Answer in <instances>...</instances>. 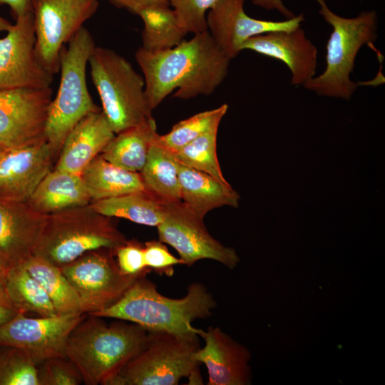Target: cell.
<instances>
[{
    "mask_svg": "<svg viewBox=\"0 0 385 385\" xmlns=\"http://www.w3.org/2000/svg\"><path fill=\"white\" fill-rule=\"evenodd\" d=\"M135 58L152 110L175 90L173 97L184 100L210 95L225 78L231 61L208 31L164 51L150 52L140 47Z\"/></svg>",
    "mask_w": 385,
    "mask_h": 385,
    "instance_id": "1",
    "label": "cell"
},
{
    "mask_svg": "<svg viewBox=\"0 0 385 385\" xmlns=\"http://www.w3.org/2000/svg\"><path fill=\"white\" fill-rule=\"evenodd\" d=\"M217 303L200 282H192L186 294L178 299L161 294L155 283L137 278L114 304L92 315L130 322L148 332H166L180 335L198 334L195 320L209 317Z\"/></svg>",
    "mask_w": 385,
    "mask_h": 385,
    "instance_id": "2",
    "label": "cell"
},
{
    "mask_svg": "<svg viewBox=\"0 0 385 385\" xmlns=\"http://www.w3.org/2000/svg\"><path fill=\"white\" fill-rule=\"evenodd\" d=\"M148 331L134 323L86 314L68 337L66 356L78 369L87 385H109L144 346Z\"/></svg>",
    "mask_w": 385,
    "mask_h": 385,
    "instance_id": "3",
    "label": "cell"
},
{
    "mask_svg": "<svg viewBox=\"0 0 385 385\" xmlns=\"http://www.w3.org/2000/svg\"><path fill=\"white\" fill-rule=\"evenodd\" d=\"M88 65L102 112L117 134L142 125H156L145 92V80L115 51L96 46Z\"/></svg>",
    "mask_w": 385,
    "mask_h": 385,
    "instance_id": "4",
    "label": "cell"
},
{
    "mask_svg": "<svg viewBox=\"0 0 385 385\" xmlns=\"http://www.w3.org/2000/svg\"><path fill=\"white\" fill-rule=\"evenodd\" d=\"M111 218L90 204L47 215L33 255L61 267L89 251L115 250L127 239Z\"/></svg>",
    "mask_w": 385,
    "mask_h": 385,
    "instance_id": "5",
    "label": "cell"
},
{
    "mask_svg": "<svg viewBox=\"0 0 385 385\" xmlns=\"http://www.w3.org/2000/svg\"><path fill=\"white\" fill-rule=\"evenodd\" d=\"M95 47L90 31L82 27L61 51V79L50 104L45 130L55 158L74 126L88 114L101 110L93 102L86 83V67Z\"/></svg>",
    "mask_w": 385,
    "mask_h": 385,
    "instance_id": "6",
    "label": "cell"
},
{
    "mask_svg": "<svg viewBox=\"0 0 385 385\" xmlns=\"http://www.w3.org/2000/svg\"><path fill=\"white\" fill-rule=\"evenodd\" d=\"M316 1L333 31L327 43L325 70L303 86L319 96L349 100L358 86L350 79L356 56L362 46L377 38V14L372 10L345 18L330 10L325 0Z\"/></svg>",
    "mask_w": 385,
    "mask_h": 385,
    "instance_id": "7",
    "label": "cell"
},
{
    "mask_svg": "<svg viewBox=\"0 0 385 385\" xmlns=\"http://www.w3.org/2000/svg\"><path fill=\"white\" fill-rule=\"evenodd\" d=\"M198 334L148 332L143 348L109 385H177L200 369L194 354L201 346Z\"/></svg>",
    "mask_w": 385,
    "mask_h": 385,
    "instance_id": "8",
    "label": "cell"
},
{
    "mask_svg": "<svg viewBox=\"0 0 385 385\" xmlns=\"http://www.w3.org/2000/svg\"><path fill=\"white\" fill-rule=\"evenodd\" d=\"M60 268L80 299L82 313L87 314L114 304L140 277L121 273L115 250L108 248L89 251Z\"/></svg>",
    "mask_w": 385,
    "mask_h": 385,
    "instance_id": "9",
    "label": "cell"
},
{
    "mask_svg": "<svg viewBox=\"0 0 385 385\" xmlns=\"http://www.w3.org/2000/svg\"><path fill=\"white\" fill-rule=\"evenodd\" d=\"M98 6V0H31L37 56L50 73L59 72L62 48Z\"/></svg>",
    "mask_w": 385,
    "mask_h": 385,
    "instance_id": "10",
    "label": "cell"
},
{
    "mask_svg": "<svg viewBox=\"0 0 385 385\" xmlns=\"http://www.w3.org/2000/svg\"><path fill=\"white\" fill-rule=\"evenodd\" d=\"M203 220L181 201L164 202L163 218L156 227L158 240L174 248L186 266L212 260L234 269L240 262L236 251L214 238Z\"/></svg>",
    "mask_w": 385,
    "mask_h": 385,
    "instance_id": "11",
    "label": "cell"
},
{
    "mask_svg": "<svg viewBox=\"0 0 385 385\" xmlns=\"http://www.w3.org/2000/svg\"><path fill=\"white\" fill-rule=\"evenodd\" d=\"M86 314L29 317L19 312L0 325V344L22 350L36 366L51 358L66 356L70 334Z\"/></svg>",
    "mask_w": 385,
    "mask_h": 385,
    "instance_id": "12",
    "label": "cell"
},
{
    "mask_svg": "<svg viewBox=\"0 0 385 385\" xmlns=\"http://www.w3.org/2000/svg\"><path fill=\"white\" fill-rule=\"evenodd\" d=\"M51 100V87L0 91V144L11 148L46 139Z\"/></svg>",
    "mask_w": 385,
    "mask_h": 385,
    "instance_id": "13",
    "label": "cell"
},
{
    "mask_svg": "<svg viewBox=\"0 0 385 385\" xmlns=\"http://www.w3.org/2000/svg\"><path fill=\"white\" fill-rule=\"evenodd\" d=\"M36 42L32 12L17 18L0 38V91L51 87L53 74L40 62Z\"/></svg>",
    "mask_w": 385,
    "mask_h": 385,
    "instance_id": "14",
    "label": "cell"
},
{
    "mask_svg": "<svg viewBox=\"0 0 385 385\" xmlns=\"http://www.w3.org/2000/svg\"><path fill=\"white\" fill-rule=\"evenodd\" d=\"M244 3L245 0H218L206 16L207 31L231 60L249 38L271 31H291L304 20L303 14L282 21L254 19L245 13Z\"/></svg>",
    "mask_w": 385,
    "mask_h": 385,
    "instance_id": "15",
    "label": "cell"
},
{
    "mask_svg": "<svg viewBox=\"0 0 385 385\" xmlns=\"http://www.w3.org/2000/svg\"><path fill=\"white\" fill-rule=\"evenodd\" d=\"M55 156L46 139L0 154V199L27 202L51 170Z\"/></svg>",
    "mask_w": 385,
    "mask_h": 385,
    "instance_id": "16",
    "label": "cell"
},
{
    "mask_svg": "<svg viewBox=\"0 0 385 385\" xmlns=\"http://www.w3.org/2000/svg\"><path fill=\"white\" fill-rule=\"evenodd\" d=\"M198 335L205 344L194 354V359L204 364L208 385H247L251 384L249 362L250 351L219 327L200 329Z\"/></svg>",
    "mask_w": 385,
    "mask_h": 385,
    "instance_id": "17",
    "label": "cell"
},
{
    "mask_svg": "<svg viewBox=\"0 0 385 385\" xmlns=\"http://www.w3.org/2000/svg\"><path fill=\"white\" fill-rule=\"evenodd\" d=\"M46 215L28 202L0 199V264L22 265L34 254Z\"/></svg>",
    "mask_w": 385,
    "mask_h": 385,
    "instance_id": "18",
    "label": "cell"
},
{
    "mask_svg": "<svg viewBox=\"0 0 385 385\" xmlns=\"http://www.w3.org/2000/svg\"><path fill=\"white\" fill-rule=\"evenodd\" d=\"M245 49L282 61L291 71L292 85H304L315 75L317 49L300 26L253 36L243 43Z\"/></svg>",
    "mask_w": 385,
    "mask_h": 385,
    "instance_id": "19",
    "label": "cell"
},
{
    "mask_svg": "<svg viewBox=\"0 0 385 385\" xmlns=\"http://www.w3.org/2000/svg\"><path fill=\"white\" fill-rule=\"evenodd\" d=\"M115 135L101 110L88 114L66 137L54 168L81 175Z\"/></svg>",
    "mask_w": 385,
    "mask_h": 385,
    "instance_id": "20",
    "label": "cell"
},
{
    "mask_svg": "<svg viewBox=\"0 0 385 385\" xmlns=\"http://www.w3.org/2000/svg\"><path fill=\"white\" fill-rule=\"evenodd\" d=\"M180 201L201 219L211 210L222 206L238 207L239 193L229 184L180 163Z\"/></svg>",
    "mask_w": 385,
    "mask_h": 385,
    "instance_id": "21",
    "label": "cell"
},
{
    "mask_svg": "<svg viewBox=\"0 0 385 385\" xmlns=\"http://www.w3.org/2000/svg\"><path fill=\"white\" fill-rule=\"evenodd\" d=\"M91 202L81 175L53 168L40 182L27 202L36 212L47 215L88 205Z\"/></svg>",
    "mask_w": 385,
    "mask_h": 385,
    "instance_id": "22",
    "label": "cell"
},
{
    "mask_svg": "<svg viewBox=\"0 0 385 385\" xmlns=\"http://www.w3.org/2000/svg\"><path fill=\"white\" fill-rule=\"evenodd\" d=\"M81 176L91 202L145 191L139 173L118 167L100 155L83 169Z\"/></svg>",
    "mask_w": 385,
    "mask_h": 385,
    "instance_id": "23",
    "label": "cell"
},
{
    "mask_svg": "<svg viewBox=\"0 0 385 385\" xmlns=\"http://www.w3.org/2000/svg\"><path fill=\"white\" fill-rule=\"evenodd\" d=\"M179 165L173 153L153 143L139 173L145 190L163 202L180 201Z\"/></svg>",
    "mask_w": 385,
    "mask_h": 385,
    "instance_id": "24",
    "label": "cell"
},
{
    "mask_svg": "<svg viewBox=\"0 0 385 385\" xmlns=\"http://www.w3.org/2000/svg\"><path fill=\"white\" fill-rule=\"evenodd\" d=\"M158 135L156 125L128 128L115 134L100 155L118 167L140 173Z\"/></svg>",
    "mask_w": 385,
    "mask_h": 385,
    "instance_id": "25",
    "label": "cell"
},
{
    "mask_svg": "<svg viewBox=\"0 0 385 385\" xmlns=\"http://www.w3.org/2000/svg\"><path fill=\"white\" fill-rule=\"evenodd\" d=\"M90 205L103 215L150 227H157L164 215V202L146 191L93 201Z\"/></svg>",
    "mask_w": 385,
    "mask_h": 385,
    "instance_id": "26",
    "label": "cell"
},
{
    "mask_svg": "<svg viewBox=\"0 0 385 385\" xmlns=\"http://www.w3.org/2000/svg\"><path fill=\"white\" fill-rule=\"evenodd\" d=\"M143 22L141 46L150 52L171 48L184 39L188 34L180 25L169 3L153 4L138 14Z\"/></svg>",
    "mask_w": 385,
    "mask_h": 385,
    "instance_id": "27",
    "label": "cell"
},
{
    "mask_svg": "<svg viewBox=\"0 0 385 385\" xmlns=\"http://www.w3.org/2000/svg\"><path fill=\"white\" fill-rule=\"evenodd\" d=\"M5 289L11 307L19 312L39 317L58 314L44 289L23 265L8 269Z\"/></svg>",
    "mask_w": 385,
    "mask_h": 385,
    "instance_id": "28",
    "label": "cell"
},
{
    "mask_svg": "<svg viewBox=\"0 0 385 385\" xmlns=\"http://www.w3.org/2000/svg\"><path fill=\"white\" fill-rule=\"evenodd\" d=\"M22 265L44 289L58 314L82 313L80 299L59 267L36 255Z\"/></svg>",
    "mask_w": 385,
    "mask_h": 385,
    "instance_id": "29",
    "label": "cell"
},
{
    "mask_svg": "<svg viewBox=\"0 0 385 385\" xmlns=\"http://www.w3.org/2000/svg\"><path fill=\"white\" fill-rule=\"evenodd\" d=\"M227 109L228 106L222 104L180 120L168 133L158 134L154 143L175 153L215 125H220Z\"/></svg>",
    "mask_w": 385,
    "mask_h": 385,
    "instance_id": "30",
    "label": "cell"
},
{
    "mask_svg": "<svg viewBox=\"0 0 385 385\" xmlns=\"http://www.w3.org/2000/svg\"><path fill=\"white\" fill-rule=\"evenodd\" d=\"M218 128L219 125H215L174 154L180 163L229 184L222 174L217 155Z\"/></svg>",
    "mask_w": 385,
    "mask_h": 385,
    "instance_id": "31",
    "label": "cell"
},
{
    "mask_svg": "<svg viewBox=\"0 0 385 385\" xmlns=\"http://www.w3.org/2000/svg\"><path fill=\"white\" fill-rule=\"evenodd\" d=\"M2 346L0 385H39L36 364L22 350Z\"/></svg>",
    "mask_w": 385,
    "mask_h": 385,
    "instance_id": "32",
    "label": "cell"
},
{
    "mask_svg": "<svg viewBox=\"0 0 385 385\" xmlns=\"http://www.w3.org/2000/svg\"><path fill=\"white\" fill-rule=\"evenodd\" d=\"M218 0H169L180 25L193 34L207 31L206 12Z\"/></svg>",
    "mask_w": 385,
    "mask_h": 385,
    "instance_id": "33",
    "label": "cell"
},
{
    "mask_svg": "<svg viewBox=\"0 0 385 385\" xmlns=\"http://www.w3.org/2000/svg\"><path fill=\"white\" fill-rule=\"evenodd\" d=\"M39 385H78L83 383L77 366L66 356L46 359L37 365Z\"/></svg>",
    "mask_w": 385,
    "mask_h": 385,
    "instance_id": "34",
    "label": "cell"
},
{
    "mask_svg": "<svg viewBox=\"0 0 385 385\" xmlns=\"http://www.w3.org/2000/svg\"><path fill=\"white\" fill-rule=\"evenodd\" d=\"M118 267L123 274L147 276L150 272L144 259V245L137 240H128L115 250Z\"/></svg>",
    "mask_w": 385,
    "mask_h": 385,
    "instance_id": "35",
    "label": "cell"
},
{
    "mask_svg": "<svg viewBox=\"0 0 385 385\" xmlns=\"http://www.w3.org/2000/svg\"><path fill=\"white\" fill-rule=\"evenodd\" d=\"M144 259L148 268L158 274L171 277L174 266L183 265L180 258L172 255L160 240H150L144 244Z\"/></svg>",
    "mask_w": 385,
    "mask_h": 385,
    "instance_id": "36",
    "label": "cell"
},
{
    "mask_svg": "<svg viewBox=\"0 0 385 385\" xmlns=\"http://www.w3.org/2000/svg\"><path fill=\"white\" fill-rule=\"evenodd\" d=\"M111 4L118 8L128 10L138 15L144 8L156 4L168 3L169 0H109Z\"/></svg>",
    "mask_w": 385,
    "mask_h": 385,
    "instance_id": "37",
    "label": "cell"
},
{
    "mask_svg": "<svg viewBox=\"0 0 385 385\" xmlns=\"http://www.w3.org/2000/svg\"><path fill=\"white\" fill-rule=\"evenodd\" d=\"M3 4L9 6L15 20L26 13L31 12V0H0V5Z\"/></svg>",
    "mask_w": 385,
    "mask_h": 385,
    "instance_id": "38",
    "label": "cell"
},
{
    "mask_svg": "<svg viewBox=\"0 0 385 385\" xmlns=\"http://www.w3.org/2000/svg\"><path fill=\"white\" fill-rule=\"evenodd\" d=\"M252 4L267 10H277L287 19L295 16L283 4L282 0H251Z\"/></svg>",
    "mask_w": 385,
    "mask_h": 385,
    "instance_id": "39",
    "label": "cell"
},
{
    "mask_svg": "<svg viewBox=\"0 0 385 385\" xmlns=\"http://www.w3.org/2000/svg\"><path fill=\"white\" fill-rule=\"evenodd\" d=\"M7 270V269L4 267L0 264V302L8 307H12L7 298L5 289L6 275Z\"/></svg>",
    "mask_w": 385,
    "mask_h": 385,
    "instance_id": "40",
    "label": "cell"
},
{
    "mask_svg": "<svg viewBox=\"0 0 385 385\" xmlns=\"http://www.w3.org/2000/svg\"><path fill=\"white\" fill-rule=\"evenodd\" d=\"M18 312L15 309L0 302V325L8 322Z\"/></svg>",
    "mask_w": 385,
    "mask_h": 385,
    "instance_id": "41",
    "label": "cell"
},
{
    "mask_svg": "<svg viewBox=\"0 0 385 385\" xmlns=\"http://www.w3.org/2000/svg\"><path fill=\"white\" fill-rule=\"evenodd\" d=\"M13 24L6 19L0 15V33L2 31H8L11 29Z\"/></svg>",
    "mask_w": 385,
    "mask_h": 385,
    "instance_id": "42",
    "label": "cell"
},
{
    "mask_svg": "<svg viewBox=\"0 0 385 385\" xmlns=\"http://www.w3.org/2000/svg\"><path fill=\"white\" fill-rule=\"evenodd\" d=\"M6 149L4 147H3L1 144H0V154L1 153V152Z\"/></svg>",
    "mask_w": 385,
    "mask_h": 385,
    "instance_id": "43",
    "label": "cell"
}]
</instances>
